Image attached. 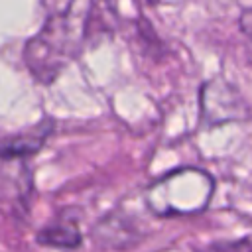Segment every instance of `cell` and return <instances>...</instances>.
Masks as SVG:
<instances>
[{
  "instance_id": "obj_4",
  "label": "cell",
  "mask_w": 252,
  "mask_h": 252,
  "mask_svg": "<svg viewBox=\"0 0 252 252\" xmlns=\"http://www.w3.org/2000/svg\"><path fill=\"white\" fill-rule=\"evenodd\" d=\"M32 191V173L24 156L0 152V201L24 203Z\"/></svg>"
},
{
  "instance_id": "obj_1",
  "label": "cell",
  "mask_w": 252,
  "mask_h": 252,
  "mask_svg": "<svg viewBox=\"0 0 252 252\" xmlns=\"http://www.w3.org/2000/svg\"><path fill=\"white\" fill-rule=\"evenodd\" d=\"M43 6L47 20L28 41L24 59L39 83H51L87 39L94 0H43Z\"/></svg>"
},
{
  "instance_id": "obj_5",
  "label": "cell",
  "mask_w": 252,
  "mask_h": 252,
  "mask_svg": "<svg viewBox=\"0 0 252 252\" xmlns=\"http://www.w3.org/2000/svg\"><path fill=\"white\" fill-rule=\"evenodd\" d=\"M51 128H53V122H51V120H43L41 124L33 126L32 130H28V132H24V134H18V136H14V138H10V140H6V142L0 146V152L28 158V156L35 154V152L43 146V142H45V138L49 136Z\"/></svg>"
},
{
  "instance_id": "obj_3",
  "label": "cell",
  "mask_w": 252,
  "mask_h": 252,
  "mask_svg": "<svg viewBox=\"0 0 252 252\" xmlns=\"http://www.w3.org/2000/svg\"><path fill=\"white\" fill-rule=\"evenodd\" d=\"M201 104H203V116L207 118V122H226V120L238 118V110L246 112V106L238 89H234L222 79L211 81L203 87Z\"/></svg>"
},
{
  "instance_id": "obj_2",
  "label": "cell",
  "mask_w": 252,
  "mask_h": 252,
  "mask_svg": "<svg viewBox=\"0 0 252 252\" xmlns=\"http://www.w3.org/2000/svg\"><path fill=\"white\" fill-rule=\"evenodd\" d=\"M213 195V181L205 171L181 169L148 191L150 209L159 217L171 215H193L207 209Z\"/></svg>"
},
{
  "instance_id": "obj_6",
  "label": "cell",
  "mask_w": 252,
  "mask_h": 252,
  "mask_svg": "<svg viewBox=\"0 0 252 252\" xmlns=\"http://www.w3.org/2000/svg\"><path fill=\"white\" fill-rule=\"evenodd\" d=\"M37 242L53 248H75L81 244V230L71 220H57L37 232Z\"/></svg>"
}]
</instances>
